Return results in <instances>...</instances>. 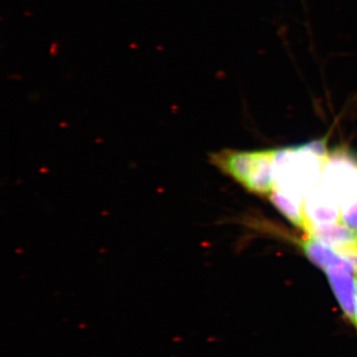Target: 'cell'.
Instances as JSON below:
<instances>
[{
	"label": "cell",
	"instance_id": "obj_5",
	"mask_svg": "<svg viewBox=\"0 0 357 357\" xmlns=\"http://www.w3.org/2000/svg\"><path fill=\"white\" fill-rule=\"evenodd\" d=\"M304 213L307 222V232L312 227L342 222L340 204L321 183L305 199Z\"/></svg>",
	"mask_w": 357,
	"mask_h": 357
},
{
	"label": "cell",
	"instance_id": "obj_3",
	"mask_svg": "<svg viewBox=\"0 0 357 357\" xmlns=\"http://www.w3.org/2000/svg\"><path fill=\"white\" fill-rule=\"evenodd\" d=\"M321 184L340 204V208L357 203V157L344 149L328 154Z\"/></svg>",
	"mask_w": 357,
	"mask_h": 357
},
{
	"label": "cell",
	"instance_id": "obj_4",
	"mask_svg": "<svg viewBox=\"0 0 357 357\" xmlns=\"http://www.w3.org/2000/svg\"><path fill=\"white\" fill-rule=\"evenodd\" d=\"M307 234L314 236L347 260L357 273V230L344 222L335 225L312 227Z\"/></svg>",
	"mask_w": 357,
	"mask_h": 357
},
{
	"label": "cell",
	"instance_id": "obj_6",
	"mask_svg": "<svg viewBox=\"0 0 357 357\" xmlns=\"http://www.w3.org/2000/svg\"><path fill=\"white\" fill-rule=\"evenodd\" d=\"M326 273L342 311L354 319L357 304V274L340 267L331 268Z\"/></svg>",
	"mask_w": 357,
	"mask_h": 357
},
{
	"label": "cell",
	"instance_id": "obj_10",
	"mask_svg": "<svg viewBox=\"0 0 357 357\" xmlns=\"http://www.w3.org/2000/svg\"><path fill=\"white\" fill-rule=\"evenodd\" d=\"M352 321H356V324L357 326V304H356V312H354V319H352Z\"/></svg>",
	"mask_w": 357,
	"mask_h": 357
},
{
	"label": "cell",
	"instance_id": "obj_9",
	"mask_svg": "<svg viewBox=\"0 0 357 357\" xmlns=\"http://www.w3.org/2000/svg\"><path fill=\"white\" fill-rule=\"evenodd\" d=\"M342 222L357 230V203L342 208Z\"/></svg>",
	"mask_w": 357,
	"mask_h": 357
},
{
	"label": "cell",
	"instance_id": "obj_2",
	"mask_svg": "<svg viewBox=\"0 0 357 357\" xmlns=\"http://www.w3.org/2000/svg\"><path fill=\"white\" fill-rule=\"evenodd\" d=\"M275 150L238 151L222 150L210 154L208 160L225 175L234 178L248 191L271 195L274 191Z\"/></svg>",
	"mask_w": 357,
	"mask_h": 357
},
{
	"label": "cell",
	"instance_id": "obj_7",
	"mask_svg": "<svg viewBox=\"0 0 357 357\" xmlns=\"http://www.w3.org/2000/svg\"><path fill=\"white\" fill-rule=\"evenodd\" d=\"M301 246H302L303 251H304L307 257L314 264H316L321 269L325 270V271L331 269V268L340 267L347 268V269L351 270L352 272L356 273V269L351 263L345 260L342 256L337 255L332 248H328L326 244L321 243L310 234H307V236L301 241Z\"/></svg>",
	"mask_w": 357,
	"mask_h": 357
},
{
	"label": "cell",
	"instance_id": "obj_1",
	"mask_svg": "<svg viewBox=\"0 0 357 357\" xmlns=\"http://www.w3.org/2000/svg\"><path fill=\"white\" fill-rule=\"evenodd\" d=\"M325 143L314 141L277 150L274 159V190L304 204L321 183L328 158Z\"/></svg>",
	"mask_w": 357,
	"mask_h": 357
},
{
	"label": "cell",
	"instance_id": "obj_8",
	"mask_svg": "<svg viewBox=\"0 0 357 357\" xmlns=\"http://www.w3.org/2000/svg\"><path fill=\"white\" fill-rule=\"evenodd\" d=\"M270 199L282 215H285L296 227L306 231L307 222L306 217H305L304 204L291 199L290 197L286 196L280 192L275 191V190L270 195Z\"/></svg>",
	"mask_w": 357,
	"mask_h": 357
}]
</instances>
